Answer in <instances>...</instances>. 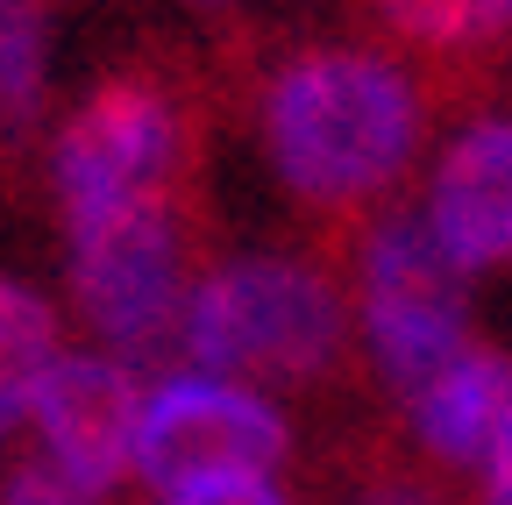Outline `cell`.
<instances>
[{
    "instance_id": "ba28073f",
    "label": "cell",
    "mask_w": 512,
    "mask_h": 505,
    "mask_svg": "<svg viewBox=\"0 0 512 505\" xmlns=\"http://www.w3.org/2000/svg\"><path fill=\"white\" fill-rule=\"evenodd\" d=\"M427 228L456 271L512 264V121L505 114H477L441 150L434 193H427Z\"/></svg>"
},
{
    "instance_id": "9c48e42d",
    "label": "cell",
    "mask_w": 512,
    "mask_h": 505,
    "mask_svg": "<svg viewBox=\"0 0 512 505\" xmlns=\"http://www.w3.org/2000/svg\"><path fill=\"white\" fill-rule=\"evenodd\" d=\"M406 413H413V434H420V449H427L434 470H448V477H456V470H484L491 441L512 420V356L470 342Z\"/></svg>"
},
{
    "instance_id": "4fadbf2b",
    "label": "cell",
    "mask_w": 512,
    "mask_h": 505,
    "mask_svg": "<svg viewBox=\"0 0 512 505\" xmlns=\"http://www.w3.org/2000/svg\"><path fill=\"white\" fill-rule=\"evenodd\" d=\"M328 505H456V491L434 463H413L399 449H356L335 463Z\"/></svg>"
},
{
    "instance_id": "6da1fadb",
    "label": "cell",
    "mask_w": 512,
    "mask_h": 505,
    "mask_svg": "<svg viewBox=\"0 0 512 505\" xmlns=\"http://www.w3.org/2000/svg\"><path fill=\"white\" fill-rule=\"evenodd\" d=\"M256 136L271 178L313 221H363L392 200L420 136H427V86L399 57L363 43H306L264 72Z\"/></svg>"
},
{
    "instance_id": "2e32d148",
    "label": "cell",
    "mask_w": 512,
    "mask_h": 505,
    "mask_svg": "<svg viewBox=\"0 0 512 505\" xmlns=\"http://www.w3.org/2000/svg\"><path fill=\"white\" fill-rule=\"evenodd\" d=\"M477 505H512V420H505V434L491 441V456H484V491H477Z\"/></svg>"
},
{
    "instance_id": "30bf717a",
    "label": "cell",
    "mask_w": 512,
    "mask_h": 505,
    "mask_svg": "<svg viewBox=\"0 0 512 505\" xmlns=\"http://www.w3.org/2000/svg\"><path fill=\"white\" fill-rule=\"evenodd\" d=\"M50 363H57V306L22 278H0V441L36 413Z\"/></svg>"
},
{
    "instance_id": "5bb4252c",
    "label": "cell",
    "mask_w": 512,
    "mask_h": 505,
    "mask_svg": "<svg viewBox=\"0 0 512 505\" xmlns=\"http://www.w3.org/2000/svg\"><path fill=\"white\" fill-rule=\"evenodd\" d=\"M164 505H299V498L278 491L271 477H207V484L164 491Z\"/></svg>"
},
{
    "instance_id": "277c9868",
    "label": "cell",
    "mask_w": 512,
    "mask_h": 505,
    "mask_svg": "<svg viewBox=\"0 0 512 505\" xmlns=\"http://www.w3.org/2000/svg\"><path fill=\"white\" fill-rule=\"evenodd\" d=\"M200 207L192 193L114 207L72 228V299L121 363H150L185 335L200 292Z\"/></svg>"
},
{
    "instance_id": "8fae6325",
    "label": "cell",
    "mask_w": 512,
    "mask_h": 505,
    "mask_svg": "<svg viewBox=\"0 0 512 505\" xmlns=\"http://www.w3.org/2000/svg\"><path fill=\"white\" fill-rule=\"evenodd\" d=\"M370 22L413 57H477L512 29V0H370Z\"/></svg>"
},
{
    "instance_id": "3957f363",
    "label": "cell",
    "mask_w": 512,
    "mask_h": 505,
    "mask_svg": "<svg viewBox=\"0 0 512 505\" xmlns=\"http://www.w3.org/2000/svg\"><path fill=\"white\" fill-rule=\"evenodd\" d=\"M50 178H57L64 235L114 207L192 193L200 185V107L157 65L107 72L64 121Z\"/></svg>"
},
{
    "instance_id": "7c38bea8",
    "label": "cell",
    "mask_w": 512,
    "mask_h": 505,
    "mask_svg": "<svg viewBox=\"0 0 512 505\" xmlns=\"http://www.w3.org/2000/svg\"><path fill=\"white\" fill-rule=\"evenodd\" d=\"M50 93V8L0 0V129H29Z\"/></svg>"
},
{
    "instance_id": "7a4b0ae2",
    "label": "cell",
    "mask_w": 512,
    "mask_h": 505,
    "mask_svg": "<svg viewBox=\"0 0 512 505\" xmlns=\"http://www.w3.org/2000/svg\"><path fill=\"white\" fill-rule=\"evenodd\" d=\"M349 349V299L320 257H228L207 264L185 313V356L242 385H320Z\"/></svg>"
},
{
    "instance_id": "8992f818",
    "label": "cell",
    "mask_w": 512,
    "mask_h": 505,
    "mask_svg": "<svg viewBox=\"0 0 512 505\" xmlns=\"http://www.w3.org/2000/svg\"><path fill=\"white\" fill-rule=\"evenodd\" d=\"M285 456H292V420L256 385L214 370L164 377L136 434V477L157 491H185L207 477H271Z\"/></svg>"
},
{
    "instance_id": "5b68a950",
    "label": "cell",
    "mask_w": 512,
    "mask_h": 505,
    "mask_svg": "<svg viewBox=\"0 0 512 505\" xmlns=\"http://www.w3.org/2000/svg\"><path fill=\"white\" fill-rule=\"evenodd\" d=\"M363 335L384 392L413 406L434 377L470 349V292L463 271L420 214H384L363 235Z\"/></svg>"
},
{
    "instance_id": "52a82bcc",
    "label": "cell",
    "mask_w": 512,
    "mask_h": 505,
    "mask_svg": "<svg viewBox=\"0 0 512 505\" xmlns=\"http://www.w3.org/2000/svg\"><path fill=\"white\" fill-rule=\"evenodd\" d=\"M143 406H150V392H143L136 363H121V356H57L29 420L43 434V456L86 498H100L136 470Z\"/></svg>"
},
{
    "instance_id": "9a60e30c",
    "label": "cell",
    "mask_w": 512,
    "mask_h": 505,
    "mask_svg": "<svg viewBox=\"0 0 512 505\" xmlns=\"http://www.w3.org/2000/svg\"><path fill=\"white\" fill-rule=\"evenodd\" d=\"M0 505H93V498L43 456V463H22L8 484H0Z\"/></svg>"
}]
</instances>
